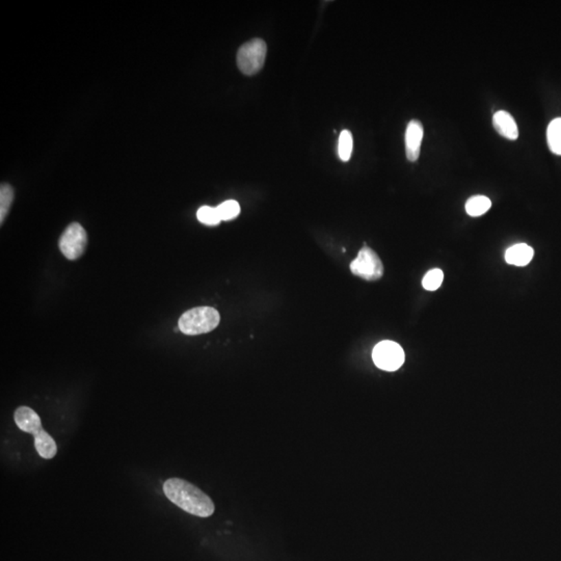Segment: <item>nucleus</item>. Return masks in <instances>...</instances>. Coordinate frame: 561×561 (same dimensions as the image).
I'll list each match as a JSON object with an SVG mask.
<instances>
[{
  "label": "nucleus",
  "mask_w": 561,
  "mask_h": 561,
  "mask_svg": "<svg viewBox=\"0 0 561 561\" xmlns=\"http://www.w3.org/2000/svg\"><path fill=\"white\" fill-rule=\"evenodd\" d=\"M163 492L170 501L192 516L208 518L216 510L211 498L186 480L168 479L163 483Z\"/></svg>",
  "instance_id": "1"
},
{
  "label": "nucleus",
  "mask_w": 561,
  "mask_h": 561,
  "mask_svg": "<svg viewBox=\"0 0 561 561\" xmlns=\"http://www.w3.org/2000/svg\"><path fill=\"white\" fill-rule=\"evenodd\" d=\"M220 321V313L214 308L198 307L182 314L178 328L185 335H201L214 331Z\"/></svg>",
  "instance_id": "2"
},
{
  "label": "nucleus",
  "mask_w": 561,
  "mask_h": 561,
  "mask_svg": "<svg viewBox=\"0 0 561 561\" xmlns=\"http://www.w3.org/2000/svg\"><path fill=\"white\" fill-rule=\"evenodd\" d=\"M267 46L262 38H255L237 52V66L244 75H254L264 66Z\"/></svg>",
  "instance_id": "3"
},
{
  "label": "nucleus",
  "mask_w": 561,
  "mask_h": 561,
  "mask_svg": "<svg viewBox=\"0 0 561 561\" xmlns=\"http://www.w3.org/2000/svg\"><path fill=\"white\" fill-rule=\"evenodd\" d=\"M88 246V234L82 225L72 222L60 236L58 247L69 260H76L84 255Z\"/></svg>",
  "instance_id": "4"
},
{
  "label": "nucleus",
  "mask_w": 561,
  "mask_h": 561,
  "mask_svg": "<svg viewBox=\"0 0 561 561\" xmlns=\"http://www.w3.org/2000/svg\"><path fill=\"white\" fill-rule=\"evenodd\" d=\"M350 271L366 281H376L384 275V265L378 255L365 246L360 249L358 257L350 263Z\"/></svg>",
  "instance_id": "5"
},
{
  "label": "nucleus",
  "mask_w": 561,
  "mask_h": 561,
  "mask_svg": "<svg viewBox=\"0 0 561 561\" xmlns=\"http://www.w3.org/2000/svg\"><path fill=\"white\" fill-rule=\"evenodd\" d=\"M372 358L380 369L395 371L404 364V352L396 342L382 341L374 347Z\"/></svg>",
  "instance_id": "6"
},
{
  "label": "nucleus",
  "mask_w": 561,
  "mask_h": 561,
  "mask_svg": "<svg viewBox=\"0 0 561 561\" xmlns=\"http://www.w3.org/2000/svg\"><path fill=\"white\" fill-rule=\"evenodd\" d=\"M424 129L418 119H412L409 123L406 131L407 158L415 163L420 156L421 143H422Z\"/></svg>",
  "instance_id": "7"
},
{
  "label": "nucleus",
  "mask_w": 561,
  "mask_h": 561,
  "mask_svg": "<svg viewBox=\"0 0 561 561\" xmlns=\"http://www.w3.org/2000/svg\"><path fill=\"white\" fill-rule=\"evenodd\" d=\"M14 419H15L17 426L24 433L36 435L38 431L43 429L41 418L32 409L28 408V407L18 408L15 411V414H14Z\"/></svg>",
  "instance_id": "8"
},
{
  "label": "nucleus",
  "mask_w": 561,
  "mask_h": 561,
  "mask_svg": "<svg viewBox=\"0 0 561 561\" xmlns=\"http://www.w3.org/2000/svg\"><path fill=\"white\" fill-rule=\"evenodd\" d=\"M493 125L495 130L502 137L510 141H516L518 137V125L512 115L505 111L495 113L493 117Z\"/></svg>",
  "instance_id": "9"
},
{
  "label": "nucleus",
  "mask_w": 561,
  "mask_h": 561,
  "mask_svg": "<svg viewBox=\"0 0 561 561\" xmlns=\"http://www.w3.org/2000/svg\"><path fill=\"white\" fill-rule=\"evenodd\" d=\"M534 251L526 244H518L510 247L505 252V260L508 264L526 266L534 258Z\"/></svg>",
  "instance_id": "10"
},
{
  "label": "nucleus",
  "mask_w": 561,
  "mask_h": 561,
  "mask_svg": "<svg viewBox=\"0 0 561 561\" xmlns=\"http://www.w3.org/2000/svg\"><path fill=\"white\" fill-rule=\"evenodd\" d=\"M34 447L38 455L45 459H54L58 453L56 441L44 428L34 435Z\"/></svg>",
  "instance_id": "11"
},
{
  "label": "nucleus",
  "mask_w": 561,
  "mask_h": 561,
  "mask_svg": "<svg viewBox=\"0 0 561 561\" xmlns=\"http://www.w3.org/2000/svg\"><path fill=\"white\" fill-rule=\"evenodd\" d=\"M547 141L551 152L561 156V117L552 119L548 125Z\"/></svg>",
  "instance_id": "12"
},
{
  "label": "nucleus",
  "mask_w": 561,
  "mask_h": 561,
  "mask_svg": "<svg viewBox=\"0 0 561 561\" xmlns=\"http://www.w3.org/2000/svg\"><path fill=\"white\" fill-rule=\"evenodd\" d=\"M492 207V202L488 196H474L466 203V211L470 216L477 218L487 214Z\"/></svg>",
  "instance_id": "13"
},
{
  "label": "nucleus",
  "mask_w": 561,
  "mask_h": 561,
  "mask_svg": "<svg viewBox=\"0 0 561 561\" xmlns=\"http://www.w3.org/2000/svg\"><path fill=\"white\" fill-rule=\"evenodd\" d=\"M14 201V190L10 184H1L0 188V222H5Z\"/></svg>",
  "instance_id": "14"
},
{
  "label": "nucleus",
  "mask_w": 561,
  "mask_h": 561,
  "mask_svg": "<svg viewBox=\"0 0 561 561\" xmlns=\"http://www.w3.org/2000/svg\"><path fill=\"white\" fill-rule=\"evenodd\" d=\"M354 147V139L350 130H343L340 133L339 141H338V155L340 159L344 163L350 159Z\"/></svg>",
  "instance_id": "15"
},
{
  "label": "nucleus",
  "mask_w": 561,
  "mask_h": 561,
  "mask_svg": "<svg viewBox=\"0 0 561 561\" xmlns=\"http://www.w3.org/2000/svg\"><path fill=\"white\" fill-rule=\"evenodd\" d=\"M196 218L198 222L207 225V226H216L222 222L218 209L210 207V206H203L200 208L196 212Z\"/></svg>",
  "instance_id": "16"
},
{
  "label": "nucleus",
  "mask_w": 561,
  "mask_h": 561,
  "mask_svg": "<svg viewBox=\"0 0 561 561\" xmlns=\"http://www.w3.org/2000/svg\"><path fill=\"white\" fill-rule=\"evenodd\" d=\"M444 273L441 269H431L422 279V285L426 290L435 291L442 285Z\"/></svg>",
  "instance_id": "17"
},
{
  "label": "nucleus",
  "mask_w": 561,
  "mask_h": 561,
  "mask_svg": "<svg viewBox=\"0 0 561 561\" xmlns=\"http://www.w3.org/2000/svg\"><path fill=\"white\" fill-rule=\"evenodd\" d=\"M222 220H232L240 214V206L234 200H229L216 207Z\"/></svg>",
  "instance_id": "18"
}]
</instances>
